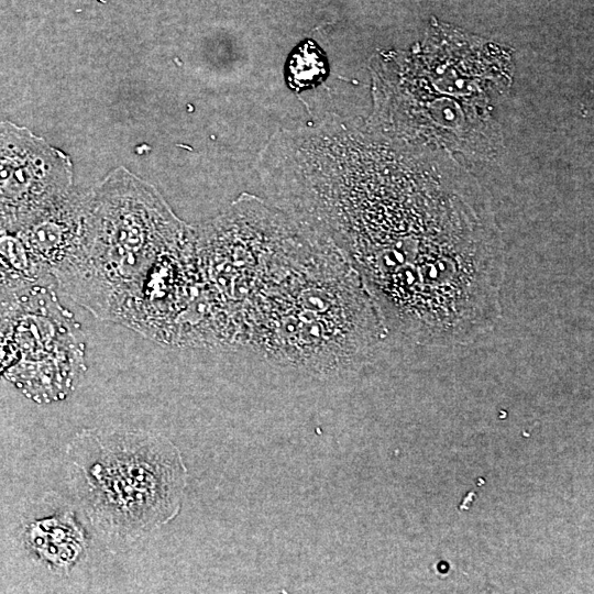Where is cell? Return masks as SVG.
<instances>
[{"label": "cell", "mask_w": 594, "mask_h": 594, "mask_svg": "<svg viewBox=\"0 0 594 594\" xmlns=\"http://www.w3.org/2000/svg\"><path fill=\"white\" fill-rule=\"evenodd\" d=\"M288 84L299 91L321 82L327 72L323 52L311 41L299 45L288 62Z\"/></svg>", "instance_id": "obj_8"}, {"label": "cell", "mask_w": 594, "mask_h": 594, "mask_svg": "<svg viewBox=\"0 0 594 594\" xmlns=\"http://www.w3.org/2000/svg\"><path fill=\"white\" fill-rule=\"evenodd\" d=\"M18 350L8 338H0V372L16 360Z\"/></svg>", "instance_id": "obj_9"}, {"label": "cell", "mask_w": 594, "mask_h": 594, "mask_svg": "<svg viewBox=\"0 0 594 594\" xmlns=\"http://www.w3.org/2000/svg\"><path fill=\"white\" fill-rule=\"evenodd\" d=\"M384 332L342 253L302 231L252 300L242 345L271 364L327 377L360 365Z\"/></svg>", "instance_id": "obj_2"}, {"label": "cell", "mask_w": 594, "mask_h": 594, "mask_svg": "<svg viewBox=\"0 0 594 594\" xmlns=\"http://www.w3.org/2000/svg\"><path fill=\"white\" fill-rule=\"evenodd\" d=\"M66 457L75 497L108 542H135L180 513L187 468L161 433L86 428L69 441Z\"/></svg>", "instance_id": "obj_4"}, {"label": "cell", "mask_w": 594, "mask_h": 594, "mask_svg": "<svg viewBox=\"0 0 594 594\" xmlns=\"http://www.w3.org/2000/svg\"><path fill=\"white\" fill-rule=\"evenodd\" d=\"M329 238L386 332L466 343L501 315V232L484 190L449 152L409 151L351 199Z\"/></svg>", "instance_id": "obj_1"}, {"label": "cell", "mask_w": 594, "mask_h": 594, "mask_svg": "<svg viewBox=\"0 0 594 594\" xmlns=\"http://www.w3.org/2000/svg\"><path fill=\"white\" fill-rule=\"evenodd\" d=\"M23 536L30 551L55 573H69L87 553L85 528L56 494H47L46 512L24 526Z\"/></svg>", "instance_id": "obj_7"}, {"label": "cell", "mask_w": 594, "mask_h": 594, "mask_svg": "<svg viewBox=\"0 0 594 594\" xmlns=\"http://www.w3.org/2000/svg\"><path fill=\"white\" fill-rule=\"evenodd\" d=\"M72 163L28 129L0 121V229L18 232L70 194Z\"/></svg>", "instance_id": "obj_6"}, {"label": "cell", "mask_w": 594, "mask_h": 594, "mask_svg": "<svg viewBox=\"0 0 594 594\" xmlns=\"http://www.w3.org/2000/svg\"><path fill=\"white\" fill-rule=\"evenodd\" d=\"M54 284H36L0 300V338L21 355L4 376L37 403L65 398L85 371L80 326Z\"/></svg>", "instance_id": "obj_5"}, {"label": "cell", "mask_w": 594, "mask_h": 594, "mask_svg": "<svg viewBox=\"0 0 594 594\" xmlns=\"http://www.w3.org/2000/svg\"><path fill=\"white\" fill-rule=\"evenodd\" d=\"M190 228L154 187L119 168L81 195L78 226L53 282L98 319L120 323L155 263Z\"/></svg>", "instance_id": "obj_3"}, {"label": "cell", "mask_w": 594, "mask_h": 594, "mask_svg": "<svg viewBox=\"0 0 594 594\" xmlns=\"http://www.w3.org/2000/svg\"><path fill=\"white\" fill-rule=\"evenodd\" d=\"M3 230L0 229V233L2 232Z\"/></svg>", "instance_id": "obj_10"}]
</instances>
